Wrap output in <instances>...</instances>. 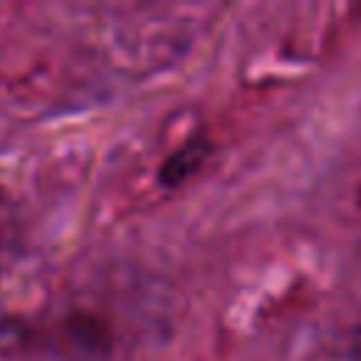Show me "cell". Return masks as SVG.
<instances>
[{
  "mask_svg": "<svg viewBox=\"0 0 361 361\" xmlns=\"http://www.w3.org/2000/svg\"><path fill=\"white\" fill-rule=\"evenodd\" d=\"M212 152V141L206 133H195L192 138H186L183 144H178L158 166V183L164 189H178L183 186L209 158Z\"/></svg>",
  "mask_w": 361,
  "mask_h": 361,
  "instance_id": "1",
  "label": "cell"
}]
</instances>
